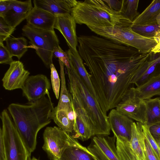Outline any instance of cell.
Instances as JSON below:
<instances>
[{
	"mask_svg": "<svg viewBox=\"0 0 160 160\" xmlns=\"http://www.w3.org/2000/svg\"><path fill=\"white\" fill-rule=\"evenodd\" d=\"M78 42V53L89 70L99 104L107 114L116 107L152 52L141 53L134 48L94 35H81Z\"/></svg>",
	"mask_w": 160,
	"mask_h": 160,
	"instance_id": "6da1fadb",
	"label": "cell"
},
{
	"mask_svg": "<svg viewBox=\"0 0 160 160\" xmlns=\"http://www.w3.org/2000/svg\"><path fill=\"white\" fill-rule=\"evenodd\" d=\"M66 67L72 108L91 130L92 136H108L111 129L108 116L91 95L69 61Z\"/></svg>",
	"mask_w": 160,
	"mask_h": 160,
	"instance_id": "7a4b0ae2",
	"label": "cell"
},
{
	"mask_svg": "<svg viewBox=\"0 0 160 160\" xmlns=\"http://www.w3.org/2000/svg\"><path fill=\"white\" fill-rule=\"evenodd\" d=\"M50 96L27 104H10L8 112L23 141L31 155L36 149L39 131L51 122L50 115L54 108Z\"/></svg>",
	"mask_w": 160,
	"mask_h": 160,
	"instance_id": "3957f363",
	"label": "cell"
},
{
	"mask_svg": "<svg viewBox=\"0 0 160 160\" xmlns=\"http://www.w3.org/2000/svg\"><path fill=\"white\" fill-rule=\"evenodd\" d=\"M71 15L76 23L88 27H105L132 25L120 12L111 8L104 0L78 1Z\"/></svg>",
	"mask_w": 160,
	"mask_h": 160,
	"instance_id": "277c9868",
	"label": "cell"
},
{
	"mask_svg": "<svg viewBox=\"0 0 160 160\" xmlns=\"http://www.w3.org/2000/svg\"><path fill=\"white\" fill-rule=\"evenodd\" d=\"M131 25L88 28L99 36L134 48L140 53L151 52L158 44L156 39L144 37L137 34L132 30Z\"/></svg>",
	"mask_w": 160,
	"mask_h": 160,
	"instance_id": "5b68a950",
	"label": "cell"
},
{
	"mask_svg": "<svg viewBox=\"0 0 160 160\" xmlns=\"http://www.w3.org/2000/svg\"><path fill=\"white\" fill-rule=\"evenodd\" d=\"M22 35L29 40L37 55L45 65L50 68L52 64L54 48L59 46V41L54 30L37 28L26 24L22 29Z\"/></svg>",
	"mask_w": 160,
	"mask_h": 160,
	"instance_id": "8992f818",
	"label": "cell"
},
{
	"mask_svg": "<svg viewBox=\"0 0 160 160\" xmlns=\"http://www.w3.org/2000/svg\"><path fill=\"white\" fill-rule=\"evenodd\" d=\"M0 118L6 150V160H31V156L10 115L6 109L2 112Z\"/></svg>",
	"mask_w": 160,
	"mask_h": 160,
	"instance_id": "52a82bcc",
	"label": "cell"
},
{
	"mask_svg": "<svg viewBox=\"0 0 160 160\" xmlns=\"http://www.w3.org/2000/svg\"><path fill=\"white\" fill-rule=\"evenodd\" d=\"M43 136L42 148L51 160L59 158L67 148L79 143L70 134L56 126L46 127Z\"/></svg>",
	"mask_w": 160,
	"mask_h": 160,
	"instance_id": "ba28073f",
	"label": "cell"
},
{
	"mask_svg": "<svg viewBox=\"0 0 160 160\" xmlns=\"http://www.w3.org/2000/svg\"><path fill=\"white\" fill-rule=\"evenodd\" d=\"M115 108L120 113L136 122L142 124L146 123L145 102L136 97L130 88Z\"/></svg>",
	"mask_w": 160,
	"mask_h": 160,
	"instance_id": "9c48e42d",
	"label": "cell"
},
{
	"mask_svg": "<svg viewBox=\"0 0 160 160\" xmlns=\"http://www.w3.org/2000/svg\"><path fill=\"white\" fill-rule=\"evenodd\" d=\"M115 136L93 137L88 147L97 160H121L118 155Z\"/></svg>",
	"mask_w": 160,
	"mask_h": 160,
	"instance_id": "30bf717a",
	"label": "cell"
},
{
	"mask_svg": "<svg viewBox=\"0 0 160 160\" xmlns=\"http://www.w3.org/2000/svg\"><path fill=\"white\" fill-rule=\"evenodd\" d=\"M51 85L49 79L43 74L29 76L21 89L22 94L29 102L37 101L46 95L50 96Z\"/></svg>",
	"mask_w": 160,
	"mask_h": 160,
	"instance_id": "8fae6325",
	"label": "cell"
},
{
	"mask_svg": "<svg viewBox=\"0 0 160 160\" xmlns=\"http://www.w3.org/2000/svg\"><path fill=\"white\" fill-rule=\"evenodd\" d=\"M29 74V72L25 69L22 62L14 61L2 79V85L8 90L21 89Z\"/></svg>",
	"mask_w": 160,
	"mask_h": 160,
	"instance_id": "7c38bea8",
	"label": "cell"
},
{
	"mask_svg": "<svg viewBox=\"0 0 160 160\" xmlns=\"http://www.w3.org/2000/svg\"><path fill=\"white\" fill-rule=\"evenodd\" d=\"M8 7L2 17L9 25L16 28L26 19L32 9L31 0H8Z\"/></svg>",
	"mask_w": 160,
	"mask_h": 160,
	"instance_id": "4fadbf2b",
	"label": "cell"
},
{
	"mask_svg": "<svg viewBox=\"0 0 160 160\" xmlns=\"http://www.w3.org/2000/svg\"><path fill=\"white\" fill-rule=\"evenodd\" d=\"M76 24L74 18L70 14H68L56 17L54 28L61 33L69 48L77 51L78 42Z\"/></svg>",
	"mask_w": 160,
	"mask_h": 160,
	"instance_id": "5bb4252c",
	"label": "cell"
},
{
	"mask_svg": "<svg viewBox=\"0 0 160 160\" xmlns=\"http://www.w3.org/2000/svg\"><path fill=\"white\" fill-rule=\"evenodd\" d=\"M110 127L116 138H125L129 141L132 126L134 122L127 116L119 112L116 108L110 110L108 115Z\"/></svg>",
	"mask_w": 160,
	"mask_h": 160,
	"instance_id": "9a60e30c",
	"label": "cell"
},
{
	"mask_svg": "<svg viewBox=\"0 0 160 160\" xmlns=\"http://www.w3.org/2000/svg\"><path fill=\"white\" fill-rule=\"evenodd\" d=\"M75 0H33L34 7L45 10L56 17L71 14L77 2Z\"/></svg>",
	"mask_w": 160,
	"mask_h": 160,
	"instance_id": "2e32d148",
	"label": "cell"
},
{
	"mask_svg": "<svg viewBox=\"0 0 160 160\" xmlns=\"http://www.w3.org/2000/svg\"><path fill=\"white\" fill-rule=\"evenodd\" d=\"M56 17L43 9L34 7L26 19L27 24L41 29L53 31Z\"/></svg>",
	"mask_w": 160,
	"mask_h": 160,
	"instance_id": "e0dca14e",
	"label": "cell"
},
{
	"mask_svg": "<svg viewBox=\"0 0 160 160\" xmlns=\"http://www.w3.org/2000/svg\"><path fill=\"white\" fill-rule=\"evenodd\" d=\"M66 52L68 56L69 61L83 80L88 89L98 102V98L91 82L90 75L86 70L78 51L69 48Z\"/></svg>",
	"mask_w": 160,
	"mask_h": 160,
	"instance_id": "ac0fdd59",
	"label": "cell"
},
{
	"mask_svg": "<svg viewBox=\"0 0 160 160\" xmlns=\"http://www.w3.org/2000/svg\"><path fill=\"white\" fill-rule=\"evenodd\" d=\"M130 88L134 95L141 100L160 95V73L153 76L142 84Z\"/></svg>",
	"mask_w": 160,
	"mask_h": 160,
	"instance_id": "d6986e66",
	"label": "cell"
},
{
	"mask_svg": "<svg viewBox=\"0 0 160 160\" xmlns=\"http://www.w3.org/2000/svg\"><path fill=\"white\" fill-rule=\"evenodd\" d=\"M145 140L142 123L134 122L132 126L131 137L129 142L131 148L139 160H146Z\"/></svg>",
	"mask_w": 160,
	"mask_h": 160,
	"instance_id": "ffe728a7",
	"label": "cell"
},
{
	"mask_svg": "<svg viewBox=\"0 0 160 160\" xmlns=\"http://www.w3.org/2000/svg\"><path fill=\"white\" fill-rule=\"evenodd\" d=\"M94 158L87 148L79 143L68 147L56 160H94Z\"/></svg>",
	"mask_w": 160,
	"mask_h": 160,
	"instance_id": "44dd1931",
	"label": "cell"
},
{
	"mask_svg": "<svg viewBox=\"0 0 160 160\" xmlns=\"http://www.w3.org/2000/svg\"><path fill=\"white\" fill-rule=\"evenodd\" d=\"M160 13V0H154L134 20L132 24L157 23V18Z\"/></svg>",
	"mask_w": 160,
	"mask_h": 160,
	"instance_id": "7402d4cb",
	"label": "cell"
},
{
	"mask_svg": "<svg viewBox=\"0 0 160 160\" xmlns=\"http://www.w3.org/2000/svg\"><path fill=\"white\" fill-rule=\"evenodd\" d=\"M58 61L60 67L61 86L59 100L56 107L58 110H63L68 112L72 109L70 95L66 86L64 64L60 60H58Z\"/></svg>",
	"mask_w": 160,
	"mask_h": 160,
	"instance_id": "603a6c76",
	"label": "cell"
},
{
	"mask_svg": "<svg viewBox=\"0 0 160 160\" xmlns=\"http://www.w3.org/2000/svg\"><path fill=\"white\" fill-rule=\"evenodd\" d=\"M6 47L12 56H16L19 60L28 51L27 40L23 37H9L5 41Z\"/></svg>",
	"mask_w": 160,
	"mask_h": 160,
	"instance_id": "cb8c5ba5",
	"label": "cell"
},
{
	"mask_svg": "<svg viewBox=\"0 0 160 160\" xmlns=\"http://www.w3.org/2000/svg\"><path fill=\"white\" fill-rule=\"evenodd\" d=\"M144 101L146 107V123L149 126L160 123V97Z\"/></svg>",
	"mask_w": 160,
	"mask_h": 160,
	"instance_id": "d4e9b609",
	"label": "cell"
},
{
	"mask_svg": "<svg viewBox=\"0 0 160 160\" xmlns=\"http://www.w3.org/2000/svg\"><path fill=\"white\" fill-rule=\"evenodd\" d=\"M50 118L54 122L66 132L70 134L74 132V126L68 118L67 112L63 110H58L56 107L52 109Z\"/></svg>",
	"mask_w": 160,
	"mask_h": 160,
	"instance_id": "484cf974",
	"label": "cell"
},
{
	"mask_svg": "<svg viewBox=\"0 0 160 160\" xmlns=\"http://www.w3.org/2000/svg\"><path fill=\"white\" fill-rule=\"evenodd\" d=\"M159 62H157L150 66L149 64V61H147L136 72L132 79V84H134L137 87L139 86L155 76L153 73L157 65Z\"/></svg>",
	"mask_w": 160,
	"mask_h": 160,
	"instance_id": "4316f807",
	"label": "cell"
},
{
	"mask_svg": "<svg viewBox=\"0 0 160 160\" xmlns=\"http://www.w3.org/2000/svg\"><path fill=\"white\" fill-rule=\"evenodd\" d=\"M116 146L118 155L121 160H139L131 148L128 140L117 137Z\"/></svg>",
	"mask_w": 160,
	"mask_h": 160,
	"instance_id": "83f0119b",
	"label": "cell"
},
{
	"mask_svg": "<svg viewBox=\"0 0 160 160\" xmlns=\"http://www.w3.org/2000/svg\"><path fill=\"white\" fill-rule=\"evenodd\" d=\"M139 0H123L120 12L132 22L139 15L138 11Z\"/></svg>",
	"mask_w": 160,
	"mask_h": 160,
	"instance_id": "f1b7e54d",
	"label": "cell"
},
{
	"mask_svg": "<svg viewBox=\"0 0 160 160\" xmlns=\"http://www.w3.org/2000/svg\"><path fill=\"white\" fill-rule=\"evenodd\" d=\"M74 132L75 134L72 136V137L82 141L87 140L92 136L90 129L76 113Z\"/></svg>",
	"mask_w": 160,
	"mask_h": 160,
	"instance_id": "f546056e",
	"label": "cell"
},
{
	"mask_svg": "<svg viewBox=\"0 0 160 160\" xmlns=\"http://www.w3.org/2000/svg\"><path fill=\"white\" fill-rule=\"evenodd\" d=\"M132 30L135 32L144 37L154 38L160 30V25L157 23L147 24H132Z\"/></svg>",
	"mask_w": 160,
	"mask_h": 160,
	"instance_id": "4dcf8cb0",
	"label": "cell"
},
{
	"mask_svg": "<svg viewBox=\"0 0 160 160\" xmlns=\"http://www.w3.org/2000/svg\"><path fill=\"white\" fill-rule=\"evenodd\" d=\"M142 127L146 139L148 141L159 160H160V148L149 130V126L147 123L142 124Z\"/></svg>",
	"mask_w": 160,
	"mask_h": 160,
	"instance_id": "1f68e13d",
	"label": "cell"
},
{
	"mask_svg": "<svg viewBox=\"0 0 160 160\" xmlns=\"http://www.w3.org/2000/svg\"><path fill=\"white\" fill-rule=\"evenodd\" d=\"M51 70V82L53 92L56 98L58 99L59 95L61 79L53 64L50 67Z\"/></svg>",
	"mask_w": 160,
	"mask_h": 160,
	"instance_id": "d6a6232c",
	"label": "cell"
},
{
	"mask_svg": "<svg viewBox=\"0 0 160 160\" xmlns=\"http://www.w3.org/2000/svg\"><path fill=\"white\" fill-rule=\"evenodd\" d=\"M15 30L16 28L9 25L0 17V43H3Z\"/></svg>",
	"mask_w": 160,
	"mask_h": 160,
	"instance_id": "836d02e7",
	"label": "cell"
},
{
	"mask_svg": "<svg viewBox=\"0 0 160 160\" xmlns=\"http://www.w3.org/2000/svg\"><path fill=\"white\" fill-rule=\"evenodd\" d=\"M11 55L6 46L3 43H0V63L2 64H8L9 65L14 61Z\"/></svg>",
	"mask_w": 160,
	"mask_h": 160,
	"instance_id": "e575fe53",
	"label": "cell"
},
{
	"mask_svg": "<svg viewBox=\"0 0 160 160\" xmlns=\"http://www.w3.org/2000/svg\"><path fill=\"white\" fill-rule=\"evenodd\" d=\"M53 56L62 62L66 67L70 66L69 59L68 53L62 50L59 46L54 48Z\"/></svg>",
	"mask_w": 160,
	"mask_h": 160,
	"instance_id": "d590c367",
	"label": "cell"
},
{
	"mask_svg": "<svg viewBox=\"0 0 160 160\" xmlns=\"http://www.w3.org/2000/svg\"><path fill=\"white\" fill-rule=\"evenodd\" d=\"M145 155L146 160H159L148 141L145 140Z\"/></svg>",
	"mask_w": 160,
	"mask_h": 160,
	"instance_id": "8d00e7d4",
	"label": "cell"
},
{
	"mask_svg": "<svg viewBox=\"0 0 160 160\" xmlns=\"http://www.w3.org/2000/svg\"><path fill=\"white\" fill-rule=\"evenodd\" d=\"M104 0L111 8L116 11L120 12L122 0Z\"/></svg>",
	"mask_w": 160,
	"mask_h": 160,
	"instance_id": "74e56055",
	"label": "cell"
},
{
	"mask_svg": "<svg viewBox=\"0 0 160 160\" xmlns=\"http://www.w3.org/2000/svg\"><path fill=\"white\" fill-rule=\"evenodd\" d=\"M149 130L155 139L160 137V123H157L149 126Z\"/></svg>",
	"mask_w": 160,
	"mask_h": 160,
	"instance_id": "f35d334b",
	"label": "cell"
},
{
	"mask_svg": "<svg viewBox=\"0 0 160 160\" xmlns=\"http://www.w3.org/2000/svg\"><path fill=\"white\" fill-rule=\"evenodd\" d=\"M0 160H6L4 139L2 133L1 131H0Z\"/></svg>",
	"mask_w": 160,
	"mask_h": 160,
	"instance_id": "ab89813d",
	"label": "cell"
},
{
	"mask_svg": "<svg viewBox=\"0 0 160 160\" xmlns=\"http://www.w3.org/2000/svg\"><path fill=\"white\" fill-rule=\"evenodd\" d=\"M8 0H0V17H2L8 10Z\"/></svg>",
	"mask_w": 160,
	"mask_h": 160,
	"instance_id": "60d3db41",
	"label": "cell"
},
{
	"mask_svg": "<svg viewBox=\"0 0 160 160\" xmlns=\"http://www.w3.org/2000/svg\"><path fill=\"white\" fill-rule=\"evenodd\" d=\"M151 52L154 54L160 53V44L157 45L152 50Z\"/></svg>",
	"mask_w": 160,
	"mask_h": 160,
	"instance_id": "b9f144b4",
	"label": "cell"
},
{
	"mask_svg": "<svg viewBox=\"0 0 160 160\" xmlns=\"http://www.w3.org/2000/svg\"><path fill=\"white\" fill-rule=\"evenodd\" d=\"M154 38L156 39L158 43L160 41V30L156 33Z\"/></svg>",
	"mask_w": 160,
	"mask_h": 160,
	"instance_id": "7bdbcfd3",
	"label": "cell"
},
{
	"mask_svg": "<svg viewBox=\"0 0 160 160\" xmlns=\"http://www.w3.org/2000/svg\"><path fill=\"white\" fill-rule=\"evenodd\" d=\"M157 24L160 25V13L158 16L157 18Z\"/></svg>",
	"mask_w": 160,
	"mask_h": 160,
	"instance_id": "ee69618b",
	"label": "cell"
},
{
	"mask_svg": "<svg viewBox=\"0 0 160 160\" xmlns=\"http://www.w3.org/2000/svg\"><path fill=\"white\" fill-rule=\"evenodd\" d=\"M157 143L159 146V148H160V137L158 138L157 139H155Z\"/></svg>",
	"mask_w": 160,
	"mask_h": 160,
	"instance_id": "f6af8a7d",
	"label": "cell"
},
{
	"mask_svg": "<svg viewBox=\"0 0 160 160\" xmlns=\"http://www.w3.org/2000/svg\"><path fill=\"white\" fill-rule=\"evenodd\" d=\"M31 160H39L38 159H37L35 157H33L32 158V159H31Z\"/></svg>",
	"mask_w": 160,
	"mask_h": 160,
	"instance_id": "bcb514c9",
	"label": "cell"
},
{
	"mask_svg": "<svg viewBox=\"0 0 160 160\" xmlns=\"http://www.w3.org/2000/svg\"><path fill=\"white\" fill-rule=\"evenodd\" d=\"M94 160H97L95 157L94 158Z\"/></svg>",
	"mask_w": 160,
	"mask_h": 160,
	"instance_id": "7dc6e473",
	"label": "cell"
},
{
	"mask_svg": "<svg viewBox=\"0 0 160 160\" xmlns=\"http://www.w3.org/2000/svg\"><path fill=\"white\" fill-rule=\"evenodd\" d=\"M159 96H160V95Z\"/></svg>",
	"mask_w": 160,
	"mask_h": 160,
	"instance_id": "c3c4849f",
	"label": "cell"
}]
</instances>
